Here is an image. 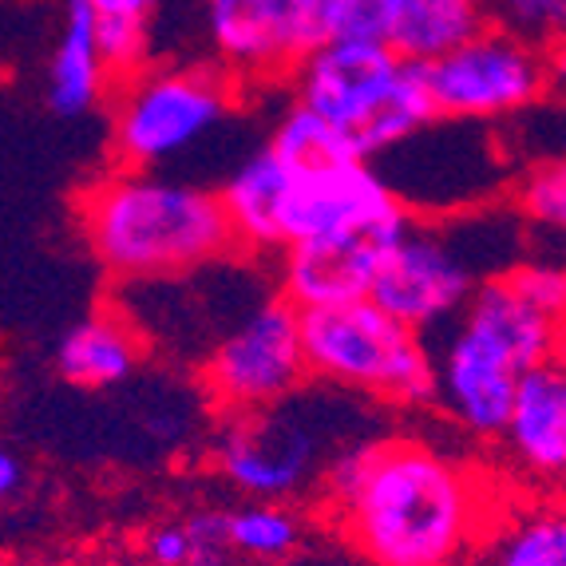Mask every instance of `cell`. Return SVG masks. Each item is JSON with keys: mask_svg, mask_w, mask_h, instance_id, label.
Wrapping results in <instances>:
<instances>
[{"mask_svg": "<svg viewBox=\"0 0 566 566\" xmlns=\"http://www.w3.org/2000/svg\"><path fill=\"white\" fill-rule=\"evenodd\" d=\"M400 210L408 207L397 199V190L388 187L385 170L365 159H353L333 170H317V175H293L282 234L285 245H297L313 242V238L377 227Z\"/></svg>", "mask_w": 566, "mask_h": 566, "instance_id": "13", "label": "cell"}, {"mask_svg": "<svg viewBox=\"0 0 566 566\" xmlns=\"http://www.w3.org/2000/svg\"><path fill=\"white\" fill-rule=\"evenodd\" d=\"M302 345L322 385L400 408L436 405L432 345L368 297L302 310Z\"/></svg>", "mask_w": 566, "mask_h": 566, "instance_id": "7", "label": "cell"}, {"mask_svg": "<svg viewBox=\"0 0 566 566\" xmlns=\"http://www.w3.org/2000/svg\"><path fill=\"white\" fill-rule=\"evenodd\" d=\"M333 392V385H305L274 408L222 416L214 432L218 475L242 495L265 503L317 488L333 455L357 444L345 432V405Z\"/></svg>", "mask_w": 566, "mask_h": 566, "instance_id": "6", "label": "cell"}, {"mask_svg": "<svg viewBox=\"0 0 566 566\" xmlns=\"http://www.w3.org/2000/svg\"><path fill=\"white\" fill-rule=\"evenodd\" d=\"M500 452L535 495H566V377L555 360L523 377Z\"/></svg>", "mask_w": 566, "mask_h": 566, "instance_id": "14", "label": "cell"}, {"mask_svg": "<svg viewBox=\"0 0 566 566\" xmlns=\"http://www.w3.org/2000/svg\"><path fill=\"white\" fill-rule=\"evenodd\" d=\"M147 337L127 313L99 310L60 337L56 373L76 388H115L135 377Z\"/></svg>", "mask_w": 566, "mask_h": 566, "instance_id": "18", "label": "cell"}, {"mask_svg": "<svg viewBox=\"0 0 566 566\" xmlns=\"http://www.w3.org/2000/svg\"><path fill=\"white\" fill-rule=\"evenodd\" d=\"M227 531L234 555L254 558V563H285L305 538L297 511L285 507V503H265V500L227 511Z\"/></svg>", "mask_w": 566, "mask_h": 566, "instance_id": "21", "label": "cell"}, {"mask_svg": "<svg viewBox=\"0 0 566 566\" xmlns=\"http://www.w3.org/2000/svg\"><path fill=\"white\" fill-rule=\"evenodd\" d=\"M95 20L99 17L87 0H67L64 24H60L56 48L48 60V107L67 119L95 112L115 87L104 56H99Z\"/></svg>", "mask_w": 566, "mask_h": 566, "instance_id": "17", "label": "cell"}, {"mask_svg": "<svg viewBox=\"0 0 566 566\" xmlns=\"http://www.w3.org/2000/svg\"><path fill=\"white\" fill-rule=\"evenodd\" d=\"M210 64L238 84H277L325 44L317 0H199Z\"/></svg>", "mask_w": 566, "mask_h": 566, "instance_id": "11", "label": "cell"}, {"mask_svg": "<svg viewBox=\"0 0 566 566\" xmlns=\"http://www.w3.org/2000/svg\"><path fill=\"white\" fill-rule=\"evenodd\" d=\"M523 230L527 222L515 207L503 214L468 210L455 218H416L408 234L388 250L368 302L416 333L444 329L483 282L527 262Z\"/></svg>", "mask_w": 566, "mask_h": 566, "instance_id": "4", "label": "cell"}, {"mask_svg": "<svg viewBox=\"0 0 566 566\" xmlns=\"http://www.w3.org/2000/svg\"><path fill=\"white\" fill-rule=\"evenodd\" d=\"M317 503L373 566H472L503 483L412 436H365L329 460Z\"/></svg>", "mask_w": 566, "mask_h": 566, "instance_id": "1", "label": "cell"}, {"mask_svg": "<svg viewBox=\"0 0 566 566\" xmlns=\"http://www.w3.org/2000/svg\"><path fill=\"white\" fill-rule=\"evenodd\" d=\"M325 44L333 40H380L377 0H317Z\"/></svg>", "mask_w": 566, "mask_h": 566, "instance_id": "27", "label": "cell"}, {"mask_svg": "<svg viewBox=\"0 0 566 566\" xmlns=\"http://www.w3.org/2000/svg\"><path fill=\"white\" fill-rule=\"evenodd\" d=\"M95 40H99V56H104L115 84L139 76L143 67H151V20L99 17L95 20Z\"/></svg>", "mask_w": 566, "mask_h": 566, "instance_id": "24", "label": "cell"}, {"mask_svg": "<svg viewBox=\"0 0 566 566\" xmlns=\"http://www.w3.org/2000/svg\"><path fill=\"white\" fill-rule=\"evenodd\" d=\"M293 99L333 123L353 155L385 159L436 123L424 67L400 60L385 40H333L297 64Z\"/></svg>", "mask_w": 566, "mask_h": 566, "instance_id": "5", "label": "cell"}, {"mask_svg": "<svg viewBox=\"0 0 566 566\" xmlns=\"http://www.w3.org/2000/svg\"><path fill=\"white\" fill-rule=\"evenodd\" d=\"M76 218L95 262L123 285L199 274L238 250L218 190L159 170L115 167L80 195Z\"/></svg>", "mask_w": 566, "mask_h": 566, "instance_id": "2", "label": "cell"}, {"mask_svg": "<svg viewBox=\"0 0 566 566\" xmlns=\"http://www.w3.org/2000/svg\"><path fill=\"white\" fill-rule=\"evenodd\" d=\"M290 190H293V170L270 147L250 151L230 170L227 182L218 187V199H222V210H227L230 227H234L238 250H250V254H282L285 250L282 218H285V202H290Z\"/></svg>", "mask_w": 566, "mask_h": 566, "instance_id": "15", "label": "cell"}, {"mask_svg": "<svg viewBox=\"0 0 566 566\" xmlns=\"http://www.w3.org/2000/svg\"><path fill=\"white\" fill-rule=\"evenodd\" d=\"M511 207L520 210V218L535 234L566 238V155L523 167L511 187Z\"/></svg>", "mask_w": 566, "mask_h": 566, "instance_id": "22", "label": "cell"}, {"mask_svg": "<svg viewBox=\"0 0 566 566\" xmlns=\"http://www.w3.org/2000/svg\"><path fill=\"white\" fill-rule=\"evenodd\" d=\"M547 87H551V99L566 104V44L547 52Z\"/></svg>", "mask_w": 566, "mask_h": 566, "instance_id": "31", "label": "cell"}, {"mask_svg": "<svg viewBox=\"0 0 566 566\" xmlns=\"http://www.w3.org/2000/svg\"><path fill=\"white\" fill-rule=\"evenodd\" d=\"M412 222V210H400V214L385 218L377 227L285 245L277 254V293L293 310H325V305L360 302L377 282L388 250L408 234Z\"/></svg>", "mask_w": 566, "mask_h": 566, "instance_id": "12", "label": "cell"}, {"mask_svg": "<svg viewBox=\"0 0 566 566\" xmlns=\"http://www.w3.org/2000/svg\"><path fill=\"white\" fill-rule=\"evenodd\" d=\"M115 87L112 147L119 167L132 170H159L199 147L227 123L242 92L218 64H151Z\"/></svg>", "mask_w": 566, "mask_h": 566, "instance_id": "8", "label": "cell"}, {"mask_svg": "<svg viewBox=\"0 0 566 566\" xmlns=\"http://www.w3.org/2000/svg\"><path fill=\"white\" fill-rule=\"evenodd\" d=\"M515 290L535 302L543 313L566 322V262H551V258H527L515 270H507Z\"/></svg>", "mask_w": 566, "mask_h": 566, "instance_id": "25", "label": "cell"}, {"mask_svg": "<svg viewBox=\"0 0 566 566\" xmlns=\"http://www.w3.org/2000/svg\"><path fill=\"white\" fill-rule=\"evenodd\" d=\"M558 325L507 274L483 282L436 340V405L472 440L500 444L523 377L555 357Z\"/></svg>", "mask_w": 566, "mask_h": 566, "instance_id": "3", "label": "cell"}, {"mask_svg": "<svg viewBox=\"0 0 566 566\" xmlns=\"http://www.w3.org/2000/svg\"><path fill=\"white\" fill-rule=\"evenodd\" d=\"M293 175H317V170H333L340 163H353V147L345 143V135L325 123L322 115H313L310 107H302L297 99H290L282 115H277L270 143H265Z\"/></svg>", "mask_w": 566, "mask_h": 566, "instance_id": "20", "label": "cell"}, {"mask_svg": "<svg viewBox=\"0 0 566 566\" xmlns=\"http://www.w3.org/2000/svg\"><path fill=\"white\" fill-rule=\"evenodd\" d=\"M380 40L408 64H432L488 29V0H377Z\"/></svg>", "mask_w": 566, "mask_h": 566, "instance_id": "16", "label": "cell"}, {"mask_svg": "<svg viewBox=\"0 0 566 566\" xmlns=\"http://www.w3.org/2000/svg\"><path fill=\"white\" fill-rule=\"evenodd\" d=\"M199 377L218 420L290 400L313 380L302 345V310H293L282 293L254 302L207 349Z\"/></svg>", "mask_w": 566, "mask_h": 566, "instance_id": "9", "label": "cell"}, {"mask_svg": "<svg viewBox=\"0 0 566 566\" xmlns=\"http://www.w3.org/2000/svg\"><path fill=\"white\" fill-rule=\"evenodd\" d=\"M558 365V373L566 377V322L558 325V340H555V357H551Z\"/></svg>", "mask_w": 566, "mask_h": 566, "instance_id": "32", "label": "cell"}, {"mask_svg": "<svg viewBox=\"0 0 566 566\" xmlns=\"http://www.w3.org/2000/svg\"><path fill=\"white\" fill-rule=\"evenodd\" d=\"M182 527H187V543H190L187 566H234L238 555L230 547L227 511L195 507L190 515H182Z\"/></svg>", "mask_w": 566, "mask_h": 566, "instance_id": "26", "label": "cell"}, {"mask_svg": "<svg viewBox=\"0 0 566 566\" xmlns=\"http://www.w3.org/2000/svg\"><path fill=\"white\" fill-rule=\"evenodd\" d=\"M472 566H566V495L503 503Z\"/></svg>", "mask_w": 566, "mask_h": 566, "instance_id": "19", "label": "cell"}, {"mask_svg": "<svg viewBox=\"0 0 566 566\" xmlns=\"http://www.w3.org/2000/svg\"><path fill=\"white\" fill-rule=\"evenodd\" d=\"M488 24L538 52L566 44V0H488Z\"/></svg>", "mask_w": 566, "mask_h": 566, "instance_id": "23", "label": "cell"}, {"mask_svg": "<svg viewBox=\"0 0 566 566\" xmlns=\"http://www.w3.org/2000/svg\"><path fill=\"white\" fill-rule=\"evenodd\" d=\"M20 483H24V468H20V460L9 448H0V503L12 500L20 491Z\"/></svg>", "mask_w": 566, "mask_h": 566, "instance_id": "30", "label": "cell"}, {"mask_svg": "<svg viewBox=\"0 0 566 566\" xmlns=\"http://www.w3.org/2000/svg\"><path fill=\"white\" fill-rule=\"evenodd\" d=\"M143 563L147 566H187L190 543L182 520H163L155 527L143 531Z\"/></svg>", "mask_w": 566, "mask_h": 566, "instance_id": "28", "label": "cell"}, {"mask_svg": "<svg viewBox=\"0 0 566 566\" xmlns=\"http://www.w3.org/2000/svg\"><path fill=\"white\" fill-rule=\"evenodd\" d=\"M99 17H132V20H151L159 9V0H87Z\"/></svg>", "mask_w": 566, "mask_h": 566, "instance_id": "29", "label": "cell"}, {"mask_svg": "<svg viewBox=\"0 0 566 566\" xmlns=\"http://www.w3.org/2000/svg\"><path fill=\"white\" fill-rule=\"evenodd\" d=\"M420 67H424L436 119L503 123L551 95L547 52L523 44L503 29H491V24Z\"/></svg>", "mask_w": 566, "mask_h": 566, "instance_id": "10", "label": "cell"}]
</instances>
